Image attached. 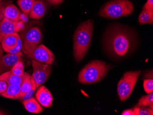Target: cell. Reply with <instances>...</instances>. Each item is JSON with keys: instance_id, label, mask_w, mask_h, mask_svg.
<instances>
[{"instance_id": "8fae6325", "label": "cell", "mask_w": 153, "mask_h": 115, "mask_svg": "<svg viewBox=\"0 0 153 115\" xmlns=\"http://www.w3.org/2000/svg\"><path fill=\"white\" fill-rule=\"evenodd\" d=\"M42 40V35L38 27H34L27 30L22 38V42L39 44Z\"/></svg>"}, {"instance_id": "ac0fdd59", "label": "cell", "mask_w": 153, "mask_h": 115, "mask_svg": "<svg viewBox=\"0 0 153 115\" xmlns=\"http://www.w3.org/2000/svg\"><path fill=\"white\" fill-rule=\"evenodd\" d=\"M35 82L32 76L29 75L23 81L21 85V90L20 93L19 98L23 96L25 94L28 92L32 87L33 83Z\"/></svg>"}, {"instance_id": "603a6c76", "label": "cell", "mask_w": 153, "mask_h": 115, "mask_svg": "<svg viewBox=\"0 0 153 115\" xmlns=\"http://www.w3.org/2000/svg\"><path fill=\"white\" fill-rule=\"evenodd\" d=\"M36 82H34V83H33V85L31 89L26 94H25L24 96H23L19 98V99L23 100V101L30 99L32 97H33L34 93L36 92Z\"/></svg>"}, {"instance_id": "4fadbf2b", "label": "cell", "mask_w": 153, "mask_h": 115, "mask_svg": "<svg viewBox=\"0 0 153 115\" xmlns=\"http://www.w3.org/2000/svg\"><path fill=\"white\" fill-rule=\"evenodd\" d=\"M19 37L18 33L5 35L1 43L3 50L8 53L10 50L14 48L17 46Z\"/></svg>"}, {"instance_id": "4dcf8cb0", "label": "cell", "mask_w": 153, "mask_h": 115, "mask_svg": "<svg viewBox=\"0 0 153 115\" xmlns=\"http://www.w3.org/2000/svg\"><path fill=\"white\" fill-rule=\"evenodd\" d=\"M122 115H134L133 110L128 109L125 110L121 114Z\"/></svg>"}, {"instance_id": "30bf717a", "label": "cell", "mask_w": 153, "mask_h": 115, "mask_svg": "<svg viewBox=\"0 0 153 115\" xmlns=\"http://www.w3.org/2000/svg\"><path fill=\"white\" fill-rule=\"evenodd\" d=\"M35 96L37 100L43 106L50 107L52 105L53 97L52 94L45 86H40L38 88Z\"/></svg>"}, {"instance_id": "7402d4cb", "label": "cell", "mask_w": 153, "mask_h": 115, "mask_svg": "<svg viewBox=\"0 0 153 115\" xmlns=\"http://www.w3.org/2000/svg\"><path fill=\"white\" fill-rule=\"evenodd\" d=\"M11 71L14 75L23 76L25 73L23 61H19L16 63L11 69Z\"/></svg>"}, {"instance_id": "277c9868", "label": "cell", "mask_w": 153, "mask_h": 115, "mask_svg": "<svg viewBox=\"0 0 153 115\" xmlns=\"http://www.w3.org/2000/svg\"><path fill=\"white\" fill-rule=\"evenodd\" d=\"M134 10V5L129 0H110L102 6L99 15L109 19H118L130 15Z\"/></svg>"}, {"instance_id": "484cf974", "label": "cell", "mask_w": 153, "mask_h": 115, "mask_svg": "<svg viewBox=\"0 0 153 115\" xmlns=\"http://www.w3.org/2000/svg\"><path fill=\"white\" fill-rule=\"evenodd\" d=\"M22 47H23V42L22 40L20 37L18 39V44H17V46L13 49L10 50L8 53H13V54H15V53H19L22 50Z\"/></svg>"}, {"instance_id": "d590c367", "label": "cell", "mask_w": 153, "mask_h": 115, "mask_svg": "<svg viewBox=\"0 0 153 115\" xmlns=\"http://www.w3.org/2000/svg\"><path fill=\"white\" fill-rule=\"evenodd\" d=\"M2 1H3V0H0V3H1Z\"/></svg>"}, {"instance_id": "83f0119b", "label": "cell", "mask_w": 153, "mask_h": 115, "mask_svg": "<svg viewBox=\"0 0 153 115\" xmlns=\"http://www.w3.org/2000/svg\"><path fill=\"white\" fill-rule=\"evenodd\" d=\"M143 10L153 12V0H147L143 7Z\"/></svg>"}, {"instance_id": "1f68e13d", "label": "cell", "mask_w": 153, "mask_h": 115, "mask_svg": "<svg viewBox=\"0 0 153 115\" xmlns=\"http://www.w3.org/2000/svg\"><path fill=\"white\" fill-rule=\"evenodd\" d=\"M140 107L141 106H139V105H138V106H136V107H135L134 108V110H133V111H134V115H138L139 111H140Z\"/></svg>"}, {"instance_id": "5b68a950", "label": "cell", "mask_w": 153, "mask_h": 115, "mask_svg": "<svg viewBox=\"0 0 153 115\" xmlns=\"http://www.w3.org/2000/svg\"><path fill=\"white\" fill-rule=\"evenodd\" d=\"M22 52L31 59L48 65H52L55 61L54 54L43 44L23 43Z\"/></svg>"}, {"instance_id": "7a4b0ae2", "label": "cell", "mask_w": 153, "mask_h": 115, "mask_svg": "<svg viewBox=\"0 0 153 115\" xmlns=\"http://www.w3.org/2000/svg\"><path fill=\"white\" fill-rule=\"evenodd\" d=\"M93 26L92 20H88L81 24L75 32L74 54L78 62L85 57L89 48L92 39Z\"/></svg>"}, {"instance_id": "3957f363", "label": "cell", "mask_w": 153, "mask_h": 115, "mask_svg": "<svg viewBox=\"0 0 153 115\" xmlns=\"http://www.w3.org/2000/svg\"><path fill=\"white\" fill-rule=\"evenodd\" d=\"M108 71V68L105 62L100 61H93L81 70L78 76V80L81 84H94L101 80Z\"/></svg>"}, {"instance_id": "836d02e7", "label": "cell", "mask_w": 153, "mask_h": 115, "mask_svg": "<svg viewBox=\"0 0 153 115\" xmlns=\"http://www.w3.org/2000/svg\"><path fill=\"white\" fill-rule=\"evenodd\" d=\"M5 36V34L2 33L0 32V43H1V41H2V39H3V37Z\"/></svg>"}, {"instance_id": "52a82bcc", "label": "cell", "mask_w": 153, "mask_h": 115, "mask_svg": "<svg viewBox=\"0 0 153 115\" xmlns=\"http://www.w3.org/2000/svg\"><path fill=\"white\" fill-rule=\"evenodd\" d=\"M32 64V77L36 82V89L46 82L51 72V66L41 63L31 59Z\"/></svg>"}, {"instance_id": "d6a6232c", "label": "cell", "mask_w": 153, "mask_h": 115, "mask_svg": "<svg viewBox=\"0 0 153 115\" xmlns=\"http://www.w3.org/2000/svg\"><path fill=\"white\" fill-rule=\"evenodd\" d=\"M3 50L2 49V47H1V44L0 43V59L1 58V56H3Z\"/></svg>"}, {"instance_id": "44dd1931", "label": "cell", "mask_w": 153, "mask_h": 115, "mask_svg": "<svg viewBox=\"0 0 153 115\" xmlns=\"http://www.w3.org/2000/svg\"><path fill=\"white\" fill-rule=\"evenodd\" d=\"M153 92L149 93L147 96H144L140 99L138 103V105L140 106H151V108L153 109Z\"/></svg>"}, {"instance_id": "8992f818", "label": "cell", "mask_w": 153, "mask_h": 115, "mask_svg": "<svg viewBox=\"0 0 153 115\" xmlns=\"http://www.w3.org/2000/svg\"><path fill=\"white\" fill-rule=\"evenodd\" d=\"M141 71L127 72L118 84L117 92L120 100L124 101L129 97L137 82Z\"/></svg>"}, {"instance_id": "e575fe53", "label": "cell", "mask_w": 153, "mask_h": 115, "mask_svg": "<svg viewBox=\"0 0 153 115\" xmlns=\"http://www.w3.org/2000/svg\"><path fill=\"white\" fill-rule=\"evenodd\" d=\"M6 115L5 113H4V112H2L1 111H0V115Z\"/></svg>"}, {"instance_id": "7c38bea8", "label": "cell", "mask_w": 153, "mask_h": 115, "mask_svg": "<svg viewBox=\"0 0 153 115\" xmlns=\"http://www.w3.org/2000/svg\"><path fill=\"white\" fill-rule=\"evenodd\" d=\"M46 11V4L43 0H35L29 17L33 19H39L44 16Z\"/></svg>"}, {"instance_id": "6da1fadb", "label": "cell", "mask_w": 153, "mask_h": 115, "mask_svg": "<svg viewBox=\"0 0 153 115\" xmlns=\"http://www.w3.org/2000/svg\"><path fill=\"white\" fill-rule=\"evenodd\" d=\"M107 32L105 43L114 56H123L132 50L135 39L133 32L121 26H113Z\"/></svg>"}, {"instance_id": "ffe728a7", "label": "cell", "mask_w": 153, "mask_h": 115, "mask_svg": "<svg viewBox=\"0 0 153 115\" xmlns=\"http://www.w3.org/2000/svg\"><path fill=\"white\" fill-rule=\"evenodd\" d=\"M34 1L35 0H18L17 2L24 14L28 16Z\"/></svg>"}, {"instance_id": "9c48e42d", "label": "cell", "mask_w": 153, "mask_h": 115, "mask_svg": "<svg viewBox=\"0 0 153 115\" xmlns=\"http://www.w3.org/2000/svg\"><path fill=\"white\" fill-rule=\"evenodd\" d=\"M24 27V21H13L4 18L0 23V32L5 35L18 33Z\"/></svg>"}, {"instance_id": "f546056e", "label": "cell", "mask_w": 153, "mask_h": 115, "mask_svg": "<svg viewBox=\"0 0 153 115\" xmlns=\"http://www.w3.org/2000/svg\"><path fill=\"white\" fill-rule=\"evenodd\" d=\"M64 0H47L49 3L52 5H59L64 1Z\"/></svg>"}, {"instance_id": "2e32d148", "label": "cell", "mask_w": 153, "mask_h": 115, "mask_svg": "<svg viewBox=\"0 0 153 115\" xmlns=\"http://www.w3.org/2000/svg\"><path fill=\"white\" fill-rule=\"evenodd\" d=\"M23 104L26 110L31 113H40L44 110L38 101L33 97L30 99L24 100Z\"/></svg>"}, {"instance_id": "4316f807", "label": "cell", "mask_w": 153, "mask_h": 115, "mask_svg": "<svg viewBox=\"0 0 153 115\" xmlns=\"http://www.w3.org/2000/svg\"><path fill=\"white\" fill-rule=\"evenodd\" d=\"M153 109L151 108H145L144 106L140 108L138 115H153Z\"/></svg>"}, {"instance_id": "5bb4252c", "label": "cell", "mask_w": 153, "mask_h": 115, "mask_svg": "<svg viewBox=\"0 0 153 115\" xmlns=\"http://www.w3.org/2000/svg\"><path fill=\"white\" fill-rule=\"evenodd\" d=\"M5 18L13 21H19L23 19V15L17 7L10 3L6 6L4 10Z\"/></svg>"}, {"instance_id": "d4e9b609", "label": "cell", "mask_w": 153, "mask_h": 115, "mask_svg": "<svg viewBox=\"0 0 153 115\" xmlns=\"http://www.w3.org/2000/svg\"><path fill=\"white\" fill-rule=\"evenodd\" d=\"M13 2L12 0H4L0 3V23L3 19L4 16V10L6 6Z\"/></svg>"}, {"instance_id": "cb8c5ba5", "label": "cell", "mask_w": 153, "mask_h": 115, "mask_svg": "<svg viewBox=\"0 0 153 115\" xmlns=\"http://www.w3.org/2000/svg\"><path fill=\"white\" fill-rule=\"evenodd\" d=\"M143 87L147 93H151L153 92V80L152 79L144 80L143 81Z\"/></svg>"}, {"instance_id": "f1b7e54d", "label": "cell", "mask_w": 153, "mask_h": 115, "mask_svg": "<svg viewBox=\"0 0 153 115\" xmlns=\"http://www.w3.org/2000/svg\"><path fill=\"white\" fill-rule=\"evenodd\" d=\"M8 84L3 80H0V94L4 93L8 88Z\"/></svg>"}, {"instance_id": "9a60e30c", "label": "cell", "mask_w": 153, "mask_h": 115, "mask_svg": "<svg viewBox=\"0 0 153 115\" xmlns=\"http://www.w3.org/2000/svg\"><path fill=\"white\" fill-rule=\"evenodd\" d=\"M30 75L29 73H25L23 76L14 75L11 70L5 72L0 75V80L5 81L8 85L11 84H19L21 85L24 80Z\"/></svg>"}, {"instance_id": "d6986e66", "label": "cell", "mask_w": 153, "mask_h": 115, "mask_svg": "<svg viewBox=\"0 0 153 115\" xmlns=\"http://www.w3.org/2000/svg\"><path fill=\"white\" fill-rule=\"evenodd\" d=\"M138 22L141 24L153 23V12L143 10L138 17Z\"/></svg>"}, {"instance_id": "ba28073f", "label": "cell", "mask_w": 153, "mask_h": 115, "mask_svg": "<svg viewBox=\"0 0 153 115\" xmlns=\"http://www.w3.org/2000/svg\"><path fill=\"white\" fill-rule=\"evenodd\" d=\"M23 53L21 51L13 54L7 53L0 59V75L7 71H10L16 63L23 61Z\"/></svg>"}, {"instance_id": "e0dca14e", "label": "cell", "mask_w": 153, "mask_h": 115, "mask_svg": "<svg viewBox=\"0 0 153 115\" xmlns=\"http://www.w3.org/2000/svg\"><path fill=\"white\" fill-rule=\"evenodd\" d=\"M21 90V87L19 84L8 85V88L6 91L1 95L4 97L7 98L18 99L19 98Z\"/></svg>"}]
</instances>
